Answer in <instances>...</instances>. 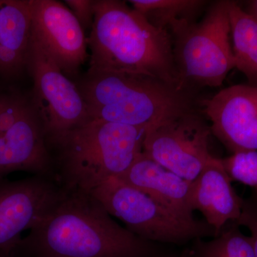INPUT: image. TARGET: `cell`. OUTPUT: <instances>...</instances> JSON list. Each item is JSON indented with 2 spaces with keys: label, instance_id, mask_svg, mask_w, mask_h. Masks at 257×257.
I'll return each instance as SVG.
<instances>
[{
  "label": "cell",
  "instance_id": "6da1fadb",
  "mask_svg": "<svg viewBox=\"0 0 257 257\" xmlns=\"http://www.w3.org/2000/svg\"><path fill=\"white\" fill-rule=\"evenodd\" d=\"M165 252L160 243L141 239L118 224L92 194L66 192L8 256L156 257Z\"/></svg>",
  "mask_w": 257,
  "mask_h": 257
},
{
  "label": "cell",
  "instance_id": "7a4b0ae2",
  "mask_svg": "<svg viewBox=\"0 0 257 257\" xmlns=\"http://www.w3.org/2000/svg\"><path fill=\"white\" fill-rule=\"evenodd\" d=\"M87 44L91 57L87 73L142 74L186 89L179 82L170 34L125 2L94 0Z\"/></svg>",
  "mask_w": 257,
  "mask_h": 257
},
{
  "label": "cell",
  "instance_id": "3957f363",
  "mask_svg": "<svg viewBox=\"0 0 257 257\" xmlns=\"http://www.w3.org/2000/svg\"><path fill=\"white\" fill-rule=\"evenodd\" d=\"M146 130L99 119L45 138L52 178L65 192L90 194L122 175L143 152Z\"/></svg>",
  "mask_w": 257,
  "mask_h": 257
},
{
  "label": "cell",
  "instance_id": "277c9868",
  "mask_svg": "<svg viewBox=\"0 0 257 257\" xmlns=\"http://www.w3.org/2000/svg\"><path fill=\"white\" fill-rule=\"evenodd\" d=\"M75 83L92 119L147 131L194 111L191 90L150 76L87 73Z\"/></svg>",
  "mask_w": 257,
  "mask_h": 257
},
{
  "label": "cell",
  "instance_id": "5b68a950",
  "mask_svg": "<svg viewBox=\"0 0 257 257\" xmlns=\"http://www.w3.org/2000/svg\"><path fill=\"white\" fill-rule=\"evenodd\" d=\"M90 194L128 231L146 241L184 245L216 236L205 220L180 215L116 177L106 179Z\"/></svg>",
  "mask_w": 257,
  "mask_h": 257
},
{
  "label": "cell",
  "instance_id": "8992f818",
  "mask_svg": "<svg viewBox=\"0 0 257 257\" xmlns=\"http://www.w3.org/2000/svg\"><path fill=\"white\" fill-rule=\"evenodd\" d=\"M228 1L208 8L199 23L191 24L172 35L174 60L179 82L191 87H219L235 68L230 41Z\"/></svg>",
  "mask_w": 257,
  "mask_h": 257
},
{
  "label": "cell",
  "instance_id": "52a82bcc",
  "mask_svg": "<svg viewBox=\"0 0 257 257\" xmlns=\"http://www.w3.org/2000/svg\"><path fill=\"white\" fill-rule=\"evenodd\" d=\"M28 71L33 79L32 105L45 138L55 136L90 121L87 106L75 82L31 37Z\"/></svg>",
  "mask_w": 257,
  "mask_h": 257
},
{
  "label": "cell",
  "instance_id": "ba28073f",
  "mask_svg": "<svg viewBox=\"0 0 257 257\" xmlns=\"http://www.w3.org/2000/svg\"><path fill=\"white\" fill-rule=\"evenodd\" d=\"M211 128L194 111L149 128L143 152L159 165L192 182L213 158Z\"/></svg>",
  "mask_w": 257,
  "mask_h": 257
},
{
  "label": "cell",
  "instance_id": "9c48e42d",
  "mask_svg": "<svg viewBox=\"0 0 257 257\" xmlns=\"http://www.w3.org/2000/svg\"><path fill=\"white\" fill-rule=\"evenodd\" d=\"M65 194L46 176L34 175L0 186V255H8L22 233L43 220Z\"/></svg>",
  "mask_w": 257,
  "mask_h": 257
},
{
  "label": "cell",
  "instance_id": "30bf717a",
  "mask_svg": "<svg viewBox=\"0 0 257 257\" xmlns=\"http://www.w3.org/2000/svg\"><path fill=\"white\" fill-rule=\"evenodd\" d=\"M31 37L69 79L87 58V38L71 10L55 0H30Z\"/></svg>",
  "mask_w": 257,
  "mask_h": 257
},
{
  "label": "cell",
  "instance_id": "8fae6325",
  "mask_svg": "<svg viewBox=\"0 0 257 257\" xmlns=\"http://www.w3.org/2000/svg\"><path fill=\"white\" fill-rule=\"evenodd\" d=\"M202 105L211 132L231 153L257 151V85L226 88Z\"/></svg>",
  "mask_w": 257,
  "mask_h": 257
},
{
  "label": "cell",
  "instance_id": "7c38bea8",
  "mask_svg": "<svg viewBox=\"0 0 257 257\" xmlns=\"http://www.w3.org/2000/svg\"><path fill=\"white\" fill-rule=\"evenodd\" d=\"M18 171L52 178L43 126L32 104L13 127L0 135V176Z\"/></svg>",
  "mask_w": 257,
  "mask_h": 257
},
{
  "label": "cell",
  "instance_id": "4fadbf2b",
  "mask_svg": "<svg viewBox=\"0 0 257 257\" xmlns=\"http://www.w3.org/2000/svg\"><path fill=\"white\" fill-rule=\"evenodd\" d=\"M243 199L238 195L221 159L213 157L191 184L190 205L202 213L216 236L228 223L241 216Z\"/></svg>",
  "mask_w": 257,
  "mask_h": 257
},
{
  "label": "cell",
  "instance_id": "5bb4252c",
  "mask_svg": "<svg viewBox=\"0 0 257 257\" xmlns=\"http://www.w3.org/2000/svg\"><path fill=\"white\" fill-rule=\"evenodd\" d=\"M157 202L187 218H194L190 205L192 182L167 170L144 154L116 177Z\"/></svg>",
  "mask_w": 257,
  "mask_h": 257
},
{
  "label": "cell",
  "instance_id": "9a60e30c",
  "mask_svg": "<svg viewBox=\"0 0 257 257\" xmlns=\"http://www.w3.org/2000/svg\"><path fill=\"white\" fill-rule=\"evenodd\" d=\"M30 40V0H0V77L28 70Z\"/></svg>",
  "mask_w": 257,
  "mask_h": 257
},
{
  "label": "cell",
  "instance_id": "2e32d148",
  "mask_svg": "<svg viewBox=\"0 0 257 257\" xmlns=\"http://www.w3.org/2000/svg\"><path fill=\"white\" fill-rule=\"evenodd\" d=\"M235 68L257 85V20L236 2L228 1Z\"/></svg>",
  "mask_w": 257,
  "mask_h": 257
},
{
  "label": "cell",
  "instance_id": "e0dca14e",
  "mask_svg": "<svg viewBox=\"0 0 257 257\" xmlns=\"http://www.w3.org/2000/svg\"><path fill=\"white\" fill-rule=\"evenodd\" d=\"M130 3L149 23L168 32L171 37L181 29L196 23L207 4L202 0H132Z\"/></svg>",
  "mask_w": 257,
  "mask_h": 257
},
{
  "label": "cell",
  "instance_id": "ac0fdd59",
  "mask_svg": "<svg viewBox=\"0 0 257 257\" xmlns=\"http://www.w3.org/2000/svg\"><path fill=\"white\" fill-rule=\"evenodd\" d=\"M183 253L185 257H254L251 237L234 221L211 239L194 240Z\"/></svg>",
  "mask_w": 257,
  "mask_h": 257
},
{
  "label": "cell",
  "instance_id": "d6986e66",
  "mask_svg": "<svg viewBox=\"0 0 257 257\" xmlns=\"http://www.w3.org/2000/svg\"><path fill=\"white\" fill-rule=\"evenodd\" d=\"M221 162L231 181L251 187L257 197V151L236 152Z\"/></svg>",
  "mask_w": 257,
  "mask_h": 257
},
{
  "label": "cell",
  "instance_id": "ffe728a7",
  "mask_svg": "<svg viewBox=\"0 0 257 257\" xmlns=\"http://www.w3.org/2000/svg\"><path fill=\"white\" fill-rule=\"evenodd\" d=\"M31 106L23 98L18 96H0V135L23 117Z\"/></svg>",
  "mask_w": 257,
  "mask_h": 257
},
{
  "label": "cell",
  "instance_id": "44dd1931",
  "mask_svg": "<svg viewBox=\"0 0 257 257\" xmlns=\"http://www.w3.org/2000/svg\"><path fill=\"white\" fill-rule=\"evenodd\" d=\"M235 223L249 231L254 257H257V197L253 193L247 199H243L241 216Z\"/></svg>",
  "mask_w": 257,
  "mask_h": 257
},
{
  "label": "cell",
  "instance_id": "7402d4cb",
  "mask_svg": "<svg viewBox=\"0 0 257 257\" xmlns=\"http://www.w3.org/2000/svg\"><path fill=\"white\" fill-rule=\"evenodd\" d=\"M83 30L92 28L94 18V1L92 0H66Z\"/></svg>",
  "mask_w": 257,
  "mask_h": 257
},
{
  "label": "cell",
  "instance_id": "603a6c76",
  "mask_svg": "<svg viewBox=\"0 0 257 257\" xmlns=\"http://www.w3.org/2000/svg\"><path fill=\"white\" fill-rule=\"evenodd\" d=\"M246 11L257 20V0L249 2V3H248L247 10Z\"/></svg>",
  "mask_w": 257,
  "mask_h": 257
},
{
  "label": "cell",
  "instance_id": "cb8c5ba5",
  "mask_svg": "<svg viewBox=\"0 0 257 257\" xmlns=\"http://www.w3.org/2000/svg\"><path fill=\"white\" fill-rule=\"evenodd\" d=\"M156 257H185V256H184V253H182V254L180 255V256H176V255L172 254V253L167 252H167L162 253V254L159 255V256H157Z\"/></svg>",
  "mask_w": 257,
  "mask_h": 257
},
{
  "label": "cell",
  "instance_id": "d4e9b609",
  "mask_svg": "<svg viewBox=\"0 0 257 257\" xmlns=\"http://www.w3.org/2000/svg\"><path fill=\"white\" fill-rule=\"evenodd\" d=\"M0 257H10V256H0Z\"/></svg>",
  "mask_w": 257,
  "mask_h": 257
}]
</instances>
